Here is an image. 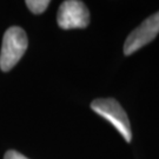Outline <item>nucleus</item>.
Returning a JSON list of instances; mask_svg holds the SVG:
<instances>
[{
  "mask_svg": "<svg viewBox=\"0 0 159 159\" xmlns=\"http://www.w3.org/2000/svg\"><path fill=\"white\" fill-rule=\"evenodd\" d=\"M57 21L63 30L85 29L90 24V12L83 1L66 0L58 10Z\"/></svg>",
  "mask_w": 159,
  "mask_h": 159,
  "instance_id": "obj_3",
  "label": "nucleus"
},
{
  "mask_svg": "<svg viewBox=\"0 0 159 159\" xmlns=\"http://www.w3.org/2000/svg\"><path fill=\"white\" fill-rule=\"evenodd\" d=\"M91 108L104 119L110 121L118 130L121 136L124 137L126 143L132 140V131H131L130 120L124 108L116 99L106 98V99H96L91 102Z\"/></svg>",
  "mask_w": 159,
  "mask_h": 159,
  "instance_id": "obj_2",
  "label": "nucleus"
},
{
  "mask_svg": "<svg viewBox=\"0 0 159 159\" xmlns=\"http://www.w3.org/2000/svg\"><path fill=\"white\" fill-rule=\"evenodd\" d=\"M48 5H50L48 0H27L26 1V6L34 14H40V13L45 12Z\"/></svg>",
  "mask_w": 159,
  "mask_h": 159,
  "instance_id": "obj_5",
  "label": "nucleus"
},
{
  "mask_svg": "<svg viewBox=\"0 0 159 159\" xmlns=\"http://www.w3.org/2000/svg\"><path fill=\"white\" fill-rule=\"evenodd\" d=\"M29 46L27 35L21 27L12 26L7 30L2 38L0 53V68L8 72L21 59Z\"/></svg>",
  "mask_w": 159,
  "mask_h": 159,
  "instance_id": "obj_1",
  "label": "nucleus"
},
{
  "mask_svg": "<svg viewBox=\"0 0 159 159\" xmlns=\"http://www.w3.org/2000/svg\"><path fill=\"white\" fill-rule=\"evenodd\" d=\"M4 159H29V158L25 157L24 154L19 153L16 150H10V151H7L5 153Z\"/></svg>",
  "mask_w": 159,
  "mask_h": 159,
  "instance_id": "obj_6",
  "label": "nucleus"
},
{
  "mask_svg": "<svg viewBox=\"0 0 159 159\" xmlns=\"http://www.w3.org/2000/svg\"><path fill=\"white\" fill-rule=\"evenodd\" d=\"M159 33V12L145 19L127 37L124 45L125 56H131L143 46L150 44Z\"/></svg>",
  "mask_w": 159,
  "mask_h": 159,
  "instance_id": "obj_4",
  "label": "nucleus"
}]
</instances>
